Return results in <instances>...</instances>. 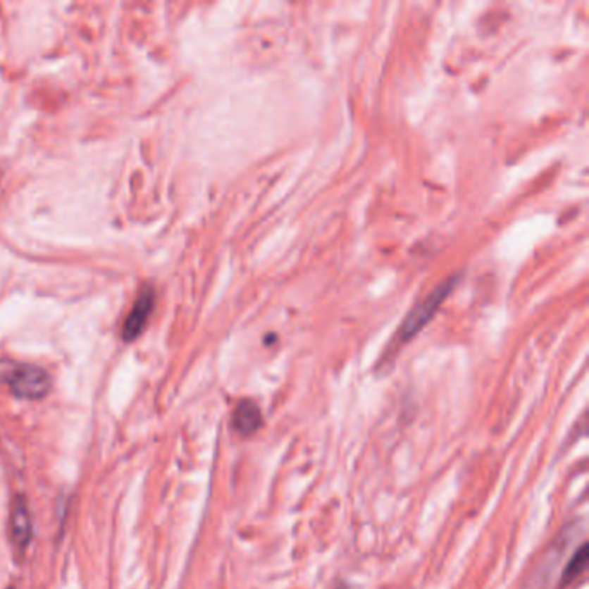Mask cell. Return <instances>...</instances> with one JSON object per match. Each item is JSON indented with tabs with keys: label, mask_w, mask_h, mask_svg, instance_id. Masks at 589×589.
<instances>
[{
	"label": "cell",
	"mask_w": 589,
	"mask_h": 589,
	"mask_svg": "<svg viewBox=\"0 0 589 589\" xmlns=\"http://www.w3.org/2000/svg\"><path fill=\"white\" fill-rule=\"evenodd\" d=\"M14 396L21 399H40L51 389V375L35 365H16L6 375Z\"/></svg>",
	"instance_id": "6da1fadb"
},
{
	"label": "cell",
	"mask_w": 589,
	"mask_h": 589,
	"mask_svg": "<svg viewBox=\"0 0 589 589\" xmlns=\"http://www.w3.org/2000/svg\"><path fill=\"white\" fill-rule=\"evenodd\" d=\"M453 285L454 278H450L445 284L439 285L438 289H434V292L428 294L426 301H422V303L411 309V313L407 316V320L401 325L399 332H397V342H407V340H410L413 335H416L426 327L428 321L432 320V316L435 315L442 301L446 299L447 294L451 292Z\"/></svg>",
	"instance_id": "7a4b0ae2"
},
{
	"label": "cell",
	"mask_w": 589,
	"mask_h": 589,
	"mask_svg": "<svg viewBox=\"0 0 589 589\" xmlns=\"http://www.w3.org/2000/svg\"><path fill=\"white\" fill-rule=\"evenodd\" d=\"M152 306H154V292H152L151 287H145V289L140 290L139 297H137L135 304H133L132 311L126 316L125 325H123V339L125 340H133L140 335V332L144 330L145 323H147L149 315L152 311Z\"/></svg>",
	"instance_id": "3957f363"
},
{
	"label": "cell",
	"mask_w": 589,
	"mask_h": 589,
	"mask_svg": "<svg viewBox=\"0 0 589 589\" xmlns=\"http://www.w3.org/2000/svg\"><path fill=\"white\" fill-rule=\"evenodd\" d=\"M9 533L13 545L16 548L23 550L32 539V520H30V512L26 507V501L23 496H18L13 503V510H11V520H9Z\"/></svg>",
	"instance_id": "277c9868"
},
{
	"label": "cell",
	"mask_w": 589,
	"mask_h": 589,
	"mask_svg": "<svg viewBox=\"0 0 589 589\" xmlns=\"http://www.w3.org/2000/svg\"><path fill=\"white\" fill-rule=\"evenodd\" d=\"M232 423L240 435L254 434L261 427V411H259L258 404L251 399L240 401L233 411Z\"/></svg>",
	"instance_id": "5b68a950"
},
{
	"label": "cell",
	"mask_w": 589,
	"mask_h": 589,
	"mask_svg": "<svg viewBox=\"0 0 589 589\" xmlns=\"http://www.w3.org/2000/svg\"><path fill=\"white\" fill-rule=\"evenodd\" d=\"M588 567V545H583L579 550H577L576 554L571 558V562L565 567L564 574H562L560 586H569L572 584L577 577H581V574L586 571Z\"/></svg>",
	"instance_id": "8992f818"
},
{
	"label": "cell",
	"mask_w": 589,
	"mask_h": 589,
	"mask_svg": "<svg viewBox=\"0 0 589 589\" xmlns=\"http://www.w3.org/2000/svg\"><path fill=\"white\" fill-rule=\"evenodd\" d=\"M339 589H349V588H346V586H342V588H339Z\"/></svg>",
	"instance_id": "52a82bcc"
},
{
	"label": "cell",
	"mask_w": 589,
	"mask_h": 589,
	"mask_svg": "<svg viewBox=\"0 0 589 589\" xmlns=\"http://www.w3.org/2000/svg\"><path fill=\"white\" fill-rule=\"evenodd\" d=\"M9 589H13V588H9Z\"/></svg>",
	"instance_id": "ba28073f"
}]
</instances>
